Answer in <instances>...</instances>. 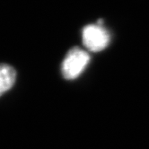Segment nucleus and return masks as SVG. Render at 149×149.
<instances>
[{"label":"nucleus","mask_w":149,"mask_h":149,"mask_svg":"<svg viewBox=\"0 0 149 149\" xmlns=\"http://www.w3.org/2000/svg\"><path fill=\"white\" fill-rule=\"evenodd\" d=\"M83 43L90 51L99 52L110 43V34L101 24H88L82 31Z\"/></svg>","instance_id":"2"},{"label":"nucleus","mask_w":149,"mask_h":149,"mask_svg":"<svg viewBox=\"0 0 149 149\" xmlns=\"http://www.w3.org/2000/svg\"><path fill=\"white\" fill-rule=\"evenodd\" d=\"M90 61L89 54L79 48L70 49L62 63V74L65 79L73 80L77 78L84 70Z\"/></svg>","instance_id":"1"},{"label":"nucleus","mask_w":149,"mask_h":149,"mask_svg":"<svg viewBox=\"0 0 149 149\" xmlns=\"http://www.w3.org/2000/svg\"><path fill=\"white\" fill-rule=\"evenodd\" d=\"M16 78L15 70L6 64H0V96L11 89Z\"/></svg>","instance_id":"3"}]
</instances>
